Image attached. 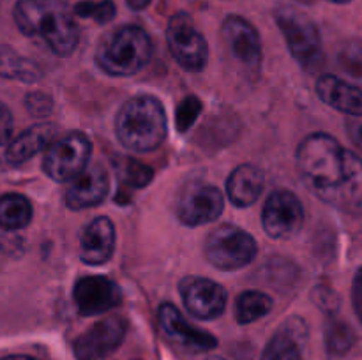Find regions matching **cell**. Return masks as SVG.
Instances as JSON below:
<instances>
[{
  "mask_svg": "<svg viewBox=\"0 0 362 360\" xmlns=\"http://www.w3.org/2000/svg\"><path fill=\"white\" fill-rule=\"evenodd\" d=\"M297 168L306 186L345 214H362V159L327 133H313L297 148Z\"/></svg>",
  "mask_w": 362,
  "mask_h": 360,
  "instance_id": "1",
  "label": "cell"
},
{
  "mask_svg": "<svg viewBox=\"0 0 362 360\" xmlns=\"http://www.w3.org/2000/svg\"><path fill=\"white\" fill-rule=\"evenodd\" d=\"M14 21L21 34L41 37L55 55L67 56L76 49L80 30L66 0H20Z\"/></svg>",
  "mask_w": 362,
  "mask_h": 360,
  "instance_id": "2",
  "label": "cell"
},
{
  "mask_svg": "<svg viewBox=\"0 0 362 360\" xmlns=\"http://www.w3.org/2000/svg\"><path fill=\"white\" fill-rule=\"evenodd\" d=\"M120 145L131 152H152L166 140L168 126L161 101L154 95H136L122 104L115 116Z\"/></svg>",
  "mask_w": 362,
  "mask_h": 360,
  "instance_id": "3",
  "label": "cell"
},
{
  "mask_svg": "<svg viewBox=\"0 0 362 360\" xmlns=\"http://www.w3.org/2000/svg\"><path fill=\"white\" fill-rule=\"evenodd\" d=\"M152 56L147 32L134 25L119 28L99 44L95 62L110 76H131L144 69Z\"/></svg>",
  "mask_w": 362,
  "mask_h": 360,
  "instance_id": "4",
  "label": "cell"
},
{
  "mask_svg": "<svg viewBox=\"0 0 362 360\" xmlns=\"http://www.w3.org/2000/svg\"><path fill=\"white\" fill-rule=\"evenodd\" d=\"M274 18L293 59L303 69L317 71L324 62L322 37L317 25L306 14L290 6L278 7Z\"/></svg>",
  "mask_w": 362,
  "mask_h": 360,
  "instance_id": "5",
  "label": "cell"
},
{
  "mask_svg": "<svg viewBox=\"0 0 362 360\" xmlns=\"http://www.w3.org/2000/svg\"><path fill=\"white\" fill-rule=\"evenodd\" d=\"M258 244L246 229L219 224L205 240V258L218 270L232 272L247 267L257 258Z\"/></svg>",
  "mask_w": 362,
  "mask_h": 360,
  "instance_id": "6",
  "label": "cell"
},
{
  "mask_svg": "<svg viewBox=\"0 0 362 360\" xmlns=\"http://www.w3.org/2000/svg\"><path fill=\"white\" fill-rule=\"evenodd\" d=\"M92 143L83 133L73 131L62 138H55L42 157V172L55 182H71L88 166Z\"/></svg>",
  "mask_w": 362,
  "mask_h": 360,
  "instance_id": "7",
  "label": "cell"
},
{
  "mask_svg": "<svg viewBox=\"0 0 362 360\" xmlns=\"http://www.w3.org/2000/svg\"><path fill=\"white\" fill-rule=\"evenodd\" d=\"M166 42L173 59L186 71L198 73L209 60V46L187 14L177 13L166 27Z\"/></svg>",
  "mask_w": 362,
  "mask_h": 360,
  "instance_id": "8",
  "label": "cell"
},
{
  "mask_svg": "<svg viewBox=\"0 0 362 360\" xmlns=\"http://www.w3.org/2000/svg\"><path fill=\"white\" fill-rule=\"evenodd\" d=\"M265 233L274 240H288L300 232L304 224V207L292 191H274L262 210Z\"/></svg>",
  "mask_w": 362,
  "mask_h": 360,
  "instance_id": "9",
  "label": "cell"
},
{
  "mask_svg": "<svg viewBox=\"0 0 362 360\" xmlns=\"http://www.w3.org/2000/svg\"><path fill=\"white\" fill-rule=\"evenodd\" d=\"M225 210L223 193L205 182H191L177 200V217L186 226H204L219 219Z\"/></svg>",
  "mask_w": 362,
  "mask_h": 360,
  "instance_id": "10",
  "label": "cell"
},
{
  "mask_svg": "<svg viewBox=\"0 0 362 360\" xmlns=\"http://www.w3.org/2000/svg\"><path fill=\"white\" fill-rule=\"evenodd\" d=\"M184 306L198 320H214L225 313L226 289L205 277H186L179 284Z\"/></svg>",
  "mask_w": 362,
  "mask_h": 360,
  "instance_id": "11",
  "label": "cell"
},
{
  "mask_svg": "<svg viewBox=\"0 0 362 360\" xmlns=\"http://www.w3.org/2000/svg\"><path fill=\"white\" fill-rule=\"evenodd\" d=\"M124 335L126 321L122 318H105L74 341V355L78 360H101L122 344Z\"/></svg>",
  "mask_w": 362,
  "mask_h": 360,
  "instance_id": "12",
  "label": "cell"
},
{
  "mask_svg": "<svg viewBox=\"0 0 362 360\" xmlns=\"http://www.w3.org/2000/svg\"><path fill=\"white\" fill-rule=\"evenodd\" d=\"M223 41L233 59L246 71H258L262 66V41L257 28L243 16H228L221 27Z\"/></svg>",
  "mask_w": 362,
  "mask_h": 360,
  "instance_id": "13",
  "label": "cell"
},
{
  "mask_svg": "<svg viewBox=\"0 0 362 360\" xmlns=\"http://www.w3.org/2000/svg\"><path fill=\"white\" fill-rule=\"evenodd\" d=\"M73 299L83 316H95L122 304V289L113 279L105 275H87L78 279Z\"/></svg>",
  "mask_w": 362,
  "mask_h": 360,
  "instance_id": "14",
  "label": "cell"
},
{
  "mask_svg": "<svg viewBox=\"0 0 362 360\" xmlns=\"http://www.w3.org/2000/svg\"><path fill=\"white\" fill-rule=\"evenodd\" d=\"M159 325L173 344L189 352H209L218 346V339L186 321L173 304H163L159 309Z\"/></svg>",
  "mask_w": 362,
  "mask_h": 360,
  "instance_id": "15",
  "label": "cell"
},
{
  "mask_svg": "<svg viewBox=\"0 0 362 360\" xmlns=\"http://www.w3.org/2000/svg\"><path fill=\"white\" fill-rule=\"evenodd\" d=\"M110 176L101 164L87 166L67 187L66 205L71 210H83L103 203L108 196Z\"/></svg>",
  "mask_w": 362,
  "mask_h": 360,
  "instance_id": "16",
  "label": "cell"
},
{
  "mask_svg": "<svg viewBox=\"0 0 362 360\" xmlns=\"http://www.w3.org/2000/svg\"><path fill=\"white\" fill-rule=\"evenodd\" d=\"M115 249V224L101 215L88 222L81 235V261L87 265H103L113 256Z\"/></svg>",
  "mask_w": 362,
  "mask_h": 360,
  "instance_id": "17",
  "label": "cell"
},
{
  "mask_svg": "<svg viewBox=\"0 0 362 360\" xmlns=\"http://www.w3.org/2000/svg\"><path fill=\"white\" fill-rule=\"evenodd\" d=\"M317 94L325 104L349 116L362 115V88L334 74H322L317 81Z\"/></svg>",
  "mask_w": 362,
  "mask_h": 360,
  "instance_id": "18",
  "label": "cell"
},
{
  "mask_svg": "<svg viewBox=\"0 0 362 360\" xmlns=\"http://www.w3.org/2000/svg\"><path fill=\"white\" fill-rule=\"evenodd\" d=\"M59 127L53 124H35L30 129L23 131L18 138L9 141V147L6 150V161L18 166L21 162L28 161L39 154L41 150L48 148L55 141Z\"/></svg>",
  "mask_w": 362,
  "mask_h": 360,
  "instance_id": "19",
  "label": "cell"
},
{
  "mask_svg": "<svg viewBox=\"0 0 362 360\" xmlns=\"http://www.w3.org/2000/svg\"><path fill=\"white\" fill-rule=\"evenodd\" d=\"M264 173L253 164H243L230 173L226 180V194L235 207H250L264 191Z\"/></svg>",
  "mask_w": 362,
  "mask_h": 360,
  "instance_id": "20",
  "label": "cell"
},
{
  "mask_svg": "<svg viewBox=\"0 0 362 360\" xmlns=\"http://www.w3.org/2000/svg\"><path fill=\"white\" fill-rule=\"evenodd\" d=\"M32 203L28 198L18 193H7L0 196V228L6 232H16L30 224Z\"/></svg>",
  "mask_w": 362,
  "mask_h": 360,
  "instance_id": "21",
  "label": "cell"
},
{
  "mask_svg": "<svg viewBox=\"0 0 362 360\" xmlns=\"http://www.w3.org/2000/svg\"><path fill=\"white\" fill-rule=\"evenodd\" d=\"M0 78L34 83L41 78V69L37 64L21 56L11 46L0 44Z\"/></svg>",
  "mask_w": 362,
  "mask_h": 360,
  "instance_id": "22",
  "label": "cell"
},
{
  "mask_svg": "<svg viewBox=\"0 0 362 360\" xmlns=\"http://www.w3.org/2000/svg\"><path fill=\"white\" fill-rule=\"evenodd\" d=\"M272 299L264 292L250 289V292L240 293L235 300V318L240 325L253 323L260 318L267 316L272 311Z\"/></svg>",
  "mask_w": 362,
  "mask_h": 360,
  "instance_id": "23",
  "label": "cell"
},
{
  "mask_svg": "<svg viewBox=\"0 0 362 360\" xmlns=\"http://www.w3.org/2000/svg\"><path fill=\"white\" fill-rule=\"evenodd\" d=\"M113 169H115L120 186H126L129 189H141L148 186L154 176V172L147 164L129 155H119L113 159Z\"/></svg>",
  "mask_w": 362,
  "mask_h": 360,
  "instance_id": "24",
  "label": "cell"
},
{
  "mask_svg": "<svg viewBox=\"0 0 362 360\" xmlns=\"http://www.w3.org/2000/svg\"><path fill=\"white\" fill-rule=\"evenodd\" d=\"M338 67L350 83L362 87V39H352L341 46Z\"/></svg>",
  "mask_w": 362,
  "mask_h": 360,
  "instance_id": "25",
  "label": "cell"
},
{
  "mask_svg": "<svg viewBox=\"0 0 362 360\" xmlns=\"http://www.w3.org/2000/svg\"><path fill=\"white\" fill-rule=\"evenodd\" d=\"M262 360H303V353L293 334L283 330L269 341Z\"/></svg>",
  "mask_w": 362,
  "mask_h": 360,
  "instance_id": "26",
  "label": "cell"
},
{
  "mask_svg": "<svg viewBox=\"0 0 362 360\" xmlns=\"http://www.w3.org/2000/svg\"><path fill=\"white\" fill-rule=\"evenodd\" d=\"M354 330L338 318H329L325 323V344L332 355H343L354 346Z\"/></svg>",
  "mask_w": 362,
  "mask_h": 360,
  "instance_id": "27",
  "label": "cell"
},
{
  "mask_svg": "<svg viewBox=\"0 0 362 360\" xmlns=\"http://www.w3.org/2000/svg\"><path fill=\"white\" fill-rule=\"evenodd\" d=\"M115 4L112 0L101 2H80L74 7V14L80 18H88L98 23H108L115 18Z\"/></svg>",
  "mask_w": 362,
  "mask_h": 360,
  "instance_id": "28",
  "label": "cell"
},
{
  "mask_svg": "<svg viewBox=\"0 0 362 360\" xmlns=\"http://www.w3.org/2000/svg\"><path fill=\"white\" fill-rule=\"evenodd\" d=\"M202 112V102L200 99L194 97V95H189V97L184 99L182 102L177 108V129L179 131H187L194 124V120L198 119Z\"/></svg>",
  "mask_w": 362,
  "mask_h": 360,
  "instance_id": "29",
  "label": "cell"
},
{
  "mask_svg": "<svg viewBox=\"0 0 362 360\" xmlns=\"http://www.w3.org/2000/svg\"><path fill=\"white\" fill-rule=\"evenodd\" d=\"M13 136V115L11 109L0 101V147L9 143Z\"/></svg>",
  "mask_w": 362,
  "mask_h": 360,
  "instance_id": "30",
  "label": "cell"
},
{
  "mask_svg": "<svg viewBox=\"0 0 362 360\" xmlns=\"http://www.w3.org/2000/svg\"><path fill=\"white\" fill-rule=\"evenodd\" d=\"M27 106L32 115H48L52 108V99L45 94H30L27 99Z\"/></svg>",
  "mask_w": 362,
  "mask_h": 360,
  "instance_id": "31",
  "label": "cell"
},
{
  "mask_svg": "<svg viewBox=\"0 0 362 360\" xmlns=\"http://www.w3.org/2000/svg\"><path fill=\"white\" fill-rule=\"evenodd\" d=\"M346 133H349L352 143L362 152V115L346 119Z\"/></svg>",
  "mask_w": 362,
  "mask_h": 360,
  "instance_id": "32",
  "label": "cell"
},
{
  "mask_svg": "<svg viewBox=\"0 0 362 360\" xmlns=\"http://www.w3.org/2000/svg\"><path fill=\"white\" fill-rule=\"evenodd\" d=\"M352 304L357 318L362 321V267L356 272V277L352 282Z\"/></svg>",
  "mask_w": 362,
  "mask_h": 360,
  "instance_id": "33",
  "label": "cell"
},
{
  "mask_svg": "<svg viewBox=\"0 0 362 360\" xmlns=\"http://www.w3.org/2000/svg\"><path fill=\"white\" fill-rule=\"evenodd\" d=\"M126 2L133 11H141V9H145V7H147L152 0H126Z\"/></svg>",
  "mask_w": 362,
  "mask_h": 360,
  "instance_id": "34",
  "label": "cell"
},
{
  "mask_svg": "<svg viewBox=\"0 0 362 360\" xmlns=\"http://www.w3.org/2000/svg\"><path fill=\"white\" fill-rule=\"evenodd\" d=\"M0 360H34L30 356H25V355H9V356H2Z\"/></svg>",
  "mask_w": 362,
  "mask_h": 360,
  "instance_id": "35",
  "label": "cell"
},
{
  "mask_svg": "<svg viewBox=\"0 0 362 360\" xmlns=\"http://www.w3.org/2000/svg\"><path fill=\"white\" fill-rule=\"evenodd\" d=\"M329 2H334V4H346V2H350V0H329Z\"/></svg>",
  "mask_w": 362,
  "mask_h": 360,
  "instance_id": "36",
  "label": "cell"
},
{
  "mask_svg": "<svg viewBox=\"0 0 362 360\" xmlns=\"http://www.w3.org/2000/svg\"><path fill=\"white\" fill-rule=\"evenodd\" d=\"M296 2H300V4H313L315 0H296Z\"/></svg>",
  "mask_w": 362,
  "mask_h": 360,
  "instance_id": "37",
  "label": "cell"
},
{
  "mask_svg": "<svg viewBox=\"0 0 362 360\" xmlns=\"http://www.w3.org/2000/svg\"><path fill=\"white\" fill-rule=\"evenodd\" d=\"M211 360H223V359H211Z\"/></svg>",
  "mask_w": 362,
  "mask_h": 360,
  "instance_id": "38",
  "label": "cell"
}]
</instances>
